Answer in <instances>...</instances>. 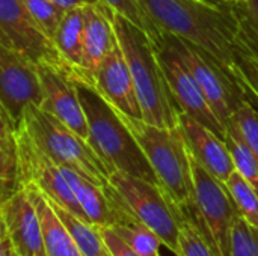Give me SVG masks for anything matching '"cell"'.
Returning <instances> with one entry per match:
<instances>
[{
  "label": "cell",
  "mask_w": 258,
  "mask_h": 256,
  "mask_svg": "<svg viewBox=\"0 0 258 256\" xmlns=\"http://www.w3.org/2000/svg\"><path fill=\"white\" fill-rule=\"evenodd\" d=\"M118 36L113 24V11L101 3L88 6V20L85 27L83 68L92 81V74L107 54L118 45Z\"/></svg>",
  "instance_id": "ac0fdd59"
},
{
  "label": "cell",
  "mask_w": 258,
  "mask_h": 256,
  "mask_svg": "<svg viewBox=\"0 0 258 256\" xmlns=\"http://www.w3.org/2000/svg\"><path fill=\"white\" fill-rule=\"evenodd\" d=\"M190 155V154H189ZM194 204L189 211L218 256H230L231 231L240 217L236 202L225 183L213 177L192 155Z\"/></svg>",
  "instance_id": "8992f818"
},
{
  "label": "cell",
  "mask_w": 258,
  "mask_h": 256,
  "mask_svg": "<svg viewBox=\"0 0 258 256\" xmlns=\"http://www.w3.org/2000/svg\"><path fill=\"white\" fill-rule=\"evenodd\" d=\"M50 201V199H48ZM50 204L53 205L56 214L59 216V219L63 222V225L68 228L70 234L73 235L80 255L82 256H113L112 252L109 250L106 241L103 240V235L100 232V228L74 216L73 213H70L68 210L62 208L60 205L54 204L53 201H50Z\"/></svg>",
  "instance_id": "7402d4cb"
},
{
  "label": "cell",
  "mask_w": 258,
  "mask_h": 256,
  "mask_svg": "<svg viewBox=\"0 0 258 256\" xmlns=\"http://www.w3.org/2000/svg\"><path fill=\"white\" fill-rule=\"evenodd\" d=\"M23 125L35 143L60 167L73 169L101 187L109 186L110 170L104 161L85 137L56 116L41 107L29 106L24 112Z\"/></svg>",
  "instance_id": "5b68a950"
},
{
  "label": "cell",
  "mask_w": 258,
  "mask_h": 256,
  "mask_svg": "<svg viewBox=\"0 0 258 256\" xmlns=\"http://www.w3.org/2000/svg\"><path fill=\"white\" fill-rule=\"evenodd\" d=\"M86 20H88V6H76L68 9L54 33L53 41L63 62L68 65L71 71L76 72V78L89 80L83 68V44H85Z\"/></svg>",
  "instance_id": "d6986e66"
},
{
  "label": "cell",
  "mask_w": 258,
  "mask_h": 256,
  "mask_svg": "<svg viewBox=\"0 0 258 256\" xmlns=\"http://www.w3.org/2000/svg\"><path fill=\"white\" fill-rule=\"evenodd\" d=\"M100 232L103 235V240L106 241L109 250L112 252L113 256H141L136 250H133L112 228H103L98 226Z\"/></svg>",
  "instance_id": "d6a6232c"
},
{
  "label": "cell",
  "mask_w": 258,
  "mask_h": 256,
  "mask_svg": "<svg viewBox=\"0 0 258 256\" xmlns=\"http://www.w3.org/2000/svg\"><path fill=\"white\" fill-rule=\"evenodd\" d=\"M41 219L47 256H82L68 228L56 214L48 198L35 186L24 187Z\"/></svg>",
  "instance_id": "ffe728a7"
},
{
  "label": "cell",
  "mask_w": 258,
  "mask_h": 256,
  "mask_svg": "<svg viewBox=\"0 0 258 256\" xmlns=\"http://www.w3.org/2000/svg\"><path fill=\"white\" fill-rule=\"evenodd\" d=\"M227 187L236 202L240 217L258 228V193L257 190L237 172L227 180Z\"/></svg>",
  "instance_id": "484cf974"
},
{
  "label": "cell",
  "mask_w": 258,
  "mask_h": 256,
  "mask_svg": "<svg viewBox=\"0 0 258 256\" xmlns=\"http://www.w3.org/2000/svg\"><path fill=\"white\" fill-rule=\"evenodd\" d=\"M59 5H62L65 9H71L76 6H89V5H98V0H54Z\"/></svg>",
  "instance_id": "e575fe53"
},
{
  "label": "cell",
  "mask_w": 258,
  "mask_h": 256,
  "mask_svg": "<svg viewBox=\"0 0 258 256\" xmlns=\"http://www.w3.org/2000/svg\"><path fill=\"white\" fill-rule=\"evenodd\" d=\"M0 256H18L8 232L0 228Z\"/></svg>",
  "instance_id": "836d02e7"
},
{
  "label": "cell",
  "mask_w": 258,
  "mask_h": 256,
  "mask_svg": "<svg viewBox=\"0 0 258 256\" xmlns=\"http://www.w3.org/2000/svg\"><path fill=\"white\" fill-rule=\"evenodd\" d=\"M225 142L233 155L236 170L257 190L258 193V158L248 148V145L243 142L240 133L231 122L227 124Z\"/></svg>",
  "instance_id": "cb8c5ba5"
},
{
  "label": "cell",
  "mask_w": 258,
  "mask_h": 256,
  "mask_svg": "<svg viewBox=\"0 0 258 256\" xmlns=\"http://www.w3.org/2000/svg\"><path fill=\"white\" fill-rule=\"evenodd\" d=\"M92 83L121 115L133 119H144L132 71L119 44L92 74Z\"/></svg>",
  "instance_id": "2e32d148"
},
{
  "label": "cell",
  "mask_w": 258,
  "mask_h": 256,
  "mask_svg": "<svg viewBox=\"0 0 258 256\" xmlns=\"http://www.w3.org/2000/svg\"><path fill=\"white\" fill-rule=\"evenodd\" d=\"M125 124L147 155L160 189L172 205L186 216L194 204L192 164L184 137L177 128H165L124 116Z\"/></svg>",
  "instance_id": "277c9868"
},
{
  "label": "cell",
  "mask_w": 258,
  "mask_h": 256,
  "mask_svg": "<svg viewBox=\"0 0 258 256\" xmlns=\"http://www.w3.org/2000/svg\"><path fill=\"white\" fill-rule=\"evenodd\" d=\"M239 23L237 45L258 60V0H231Z\"/></svg>",
  "instance_id": "603a6c76"
},
{
  "label": "cell",
  "mask_w": 258,
  "mask_h": 256,
  "mask_svg": "<svg viewBox=\"0 0 258 256\" xmlns=\"http://www.w3.org/2000/svg\"><path fill=\"white\" fill-rule=\"evenodd\" d=\"M60 169L89 223L103 228H115L136 220L110 183L109 186L101 187L73 169Z\"/></svg>",
  "instance_id": "4fadbf2b"
},
{
  "label": "cell",
  "mask_w": 258,
  "mask_h": 256,
  "mask_svg": "<svg viewBox=\"0 0 258 256\" xmlns=\"http://www.w3.org/2000/svg\"><path fill=\"white\" fill-rule=\"evenodd\" d=\"M0 45L20 53L36 65L59 66L76 77L59 54L54 41L30 15L23 0H0Z\"/></svg>",
  "instance_id": "9c48e42d"
},
{
  "label": "cell",
  "mask_w": 258,
  "mask_h": 256,
  "mask_svg": "<svg viewBox=\"0 0 258 256\" xmlns=\"http://www.w3.org/2000/svg\"><path fill=\"white\" fill-rule=\"evenodd\" d=\"M0 220L18 256H47L41 219L26 189L2 201Z\"/></svg>",
  "instance_id": "9a60e30c"
},
{
  "label": "cell",
  "mask_w": 258,
  "mask_h": 256,
  "mask_svg": "<svg viewBox=\"0 0 258 256\" xmlns=\"http://www.w3.org/2000/svg\"><path fill=\"white\" fill-rule=\"evenodd\" d=\"M171 38L203 89L213 113L227 128L236 109L248 98L246 89L236 74L222 66L210 53L175 35H171Z\"/></svg>",
  "instance_id": "ba28073f"
},
{
  "label": "cell",
  "mask_w": 258,
  "mask_h": 256,
  "mask_svg": "<svg viewBox=\"0 0 258 256\" xmlns=\"http://www.w3.org/2000/svg\"><path fill=\"white\" fill-rule=\"evenodd\" d=\"M20 152V184L38 187L50 201L86 220V216L71 190L60 166L54 163L30 137L23 122L17 127ZM88 222V220H86Z\"/></svg>",
  "instance_id": "8fae6325"
},
{
  "label": "cell",
  "mask_w": 258,
  "mask_h": 256,
  "mask_svg": "<svg viewBox=\"0 0 258 256\" xmlns=\"http://www.w3.org/2000/svg\"><path fill=\"white\" fill-rule=\"evenodd\" d=\"M118 42L128 62L144 121L165 128H177L180 109L172 97L156 45L145 30L113 12Z\"/></svg>",
  "instance_id": "3957f363"
},
{
  "label": "cell",
  "mask_w": 258,
  "mask_h": 256,
  "mask_svg": "<svg viewBox=\"0 0 258 256\" xmlns=\"http://www.w3.org/2000/svg\"><path fill=\"white\" fill-rule=\"evenodd\" d=\"M139 3L162 32L195 44L234 72L239 23L231 2L215 5L204 0H139Z\"/></svg>",
  "instance_id": "6da1fadb"
},
{
  "label": "cell",
  "mask_w": 258,
  "mask_h": 256,
  "mask_svg": "<svg viewBox=\"0 0 258 256\" xmlns=\"http://www.w3.org/2000/svg\"><path fill=\"white\" fill-rule=\"evenodd\" d=\"M230 256H258V228L239 217L231 231Z\"/></svg>",
  "instance_id": "4dcf8cb0"
},
{
  "label": "cell",
  "mask_w": 258,
  "mask_h": 256,
  "mask_svg": "<svg viewBox=\"0 0 258 256\" xmlns=\"http://www.w3.org/2000/svg\"><path fill=\"white\" fill-rule=\"evenodd\" d=\"M0 127V201H5L21 190V184L17 125L2 109Z\"/></svg>",
  "instance_id": "44dd1931"
},
{
  "label": "cell",
  "mask_w": 258,
  "mask_h": 256,
  "mask_svg": "<svg viewBox=\"0 0 258 256\" xmlns=\"http://www.w3.org/2000/svg\"><path fill=\"white\" fill-rule=\"evenodd\" d=\"M204 2H209V3H215V5H225V3H230L231 0H204Z\"/></svg>",
  "instance_id": "d590c367"
},
{
  "label": "cell",
  "mask_w": 258,
  "mask_h": 256,
  "mask_svg": "<svg viewBox=\"0 0 258 256\" xmlns=\"http://www.w3.org/2000/svg\"><path fill=\"white\" fill-rule=\"evenodd\" d=\"M38 71L44 89L41 109L56 116L82 137L88 139V121L73 72L48 63L38 65Z\"/></svg>",
  "instance_id": "5bb4252c"
},
{
  "label": "cell",
  "mask_w": 258,
  "mask_h": 256,
  "mask_svg": "<svg viewBox=\"0 0 258 256\" xmlns=\"http://www.w3.org/2000/svg\"><path fill=\"white\" fill-rule=\"evenodd\" d=\"M178 127L189 154L213 177L227 183L236 170V166L225 139L183 112L178 116Z\"/></svg>",
  "instance_id": "e0dca14e"
},
{
  "label": "cell",
  "mask_w": 258,
  "mask_h": 256,
  "mask_svg": "<svg viewBox=\"0 0 258 256\" xmlns=\"http://www.w3.org/2000/svg\"><path fill=\"white\" fill-rule=\"evenodd\" d=\"M228 122L237 128L243 142L258 158V112L248 98L236 109Z\"/></svg>",
  "instance_id": "f546056e"
},
{
  "label": "cell",
  "mask_w": 258,
  "mask_h": 256,
  "mask_svg": "<svg viewBox=\"0 0 258 256\" xmlns=\"http://www.w3.org/2000/svg\"><path fill=\"white\" fill-rule=\"evenodd\" d=\"M178 244L180 256H218L190 216H181Z\"/></svg>",
  "instance_id": "4316f807"
},
{
  "label": "cell",
  "mask_w": 258,
  "mask_h": 256,
  "mask_svg": "<svg viewBox=\"0 0 258 256\" xmlns=\"http://www.w3.org/2000/svg\"><path fill=\"white\" fill-rule=\"evenodd\" d=\"M233 71L246 92H251L258 100V60L239 45L234 51Z\"/></svg>",
  "instance_id": "1f68e13d"
},
{
  "label": "cell",
  "mask_w": 258,
  "mask_h": 256,
  "mask_svg": "<svg viewBox=\"0 0 258 256\" xmlns=\"http://www.w3.org/2000/svg\"><path fill=\"white\" fill-rule=\"evenodd\" d=\"M109 183L122 198L136 220L148 226L166 249L180 256L178 235L181 214L160 186L119 170L110 174Z\"/></svg>",
  "instance_id": "52a82bcc"
},
{
  "label": "cell",
  "mask_w": 258,
  "mask_h": 256,
  "mask_svg": "<svg viewBox=\"0 0 258 256\" xmlns=\"http://www.w3.org/2000/svg\"><path fill=\"white\" fill-rule=\"evenodd\" d=\"M101 5L110 8L115 14H119L130 20L133 24L141 27L148 33V36L153 39V42L157 41V38L162 35V30L153 23V20L148 17L139 0H98Z\"/></svg>",
  "instance_id": "83f0119b"
},
{
  "label": "cell",
  "mask_w": 258,
  "mask_h": 256,
  "mask_svg": "<svg viewBox=\"0 0 258 256\" xmlns=\"http://www.w3.org/2000/svg\"><path fill=\"white\" fill-rule=\"evenodd\" d=\"M112 229L141 256H162V240L139 220H133L125 225H118Z\"/></svg>",
  "instance_id": "d4e9b609"
},
{
  "label": "cell",
  "mask_w": 258,
  "mask_h": 256,
  "mask_svg": "<svg viewBox=\"0 0 258 256\" xmlns=\"http://www.w3.org/2000/svg\"><path fill=\"white\" fill-rule=\"evenodd\" d=\"M44 89L38 65L0 45V109L18 127L29 106L41 107Z\"/></svg>",
  "instance_id": "7c38bea8"
},
{
  "label": "cell",
  "mask_w": 258,
  "mask_h": 256,
  "mask_svg": "<svg viewBox=\"0 0 258 256\" xmlns=\"http://www.w3.org/2000/svg\"><path fill=\"white\" fill-rule=\"evenodd\" d=\"M23 3L41 29L53 39L68 9L54 0H23Z\"/></svg>",
  "instance_id": "f1b7e54d"
},
{
  "label": "cell",
  "mask_w": 258,
  "mask_h": 256,
  "mask_svg": "<svg viewBox=\"0 0 258 256\" xmlns=\"http://www.w3.org/2000/svg\"><path fill=\"white\" fill-rule=\"evenodd\" d=\"M163 72L169 83L172 97L180 109V112L192 116L198 122L209 127L218 136L225 139L227 128L213 113L203 89L200 88L197 78L175 47L169 33L162 32V35L154 42Z\"/></svg>",
  "instance_id": "30bf717a"
},
{
  "label": "cell",
  "mask_w": 258,
  "mask_h": 256,
  "mask_svg": "<svg viewBox=\"0 0 258 256\" xmlns=\"http://www.w3.org/2000/svg\"><path fill=\"white\" fill-rule=\"evenodd\" d=\"M76 88L88 121V143L113 170L147 180L159 186L157 177L125 124L122 115L97 91L92 81L76 78Z\"/></svg>",
  "instance_id": "7a4b0ae2"
}]
</instances>
